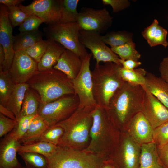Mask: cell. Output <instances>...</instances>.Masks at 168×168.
I'll use <instances>...</instances> for the list:
<instances>
[{"label":"cell","instance_id":"cell-11","mask_svg":"<svg viewBox=\"0 0 168 168\" xmlns=\"http://www.w3.org/2000/svg\"><path fill=\"white\" fill-rule=\"evenodd\" d=\"M112 18L105 8L96 10L85 8L79 13L77 23L80 30L100 33L111 26Z\"/></svg>","mask_w":168,"mask_h":168},{"label":"cell","instance_id":"cell-18","mask_svg":"<svg viewBox=\"0 0 168 168\" xmlns=\"http://www.w3.org/2000/svg\"><path fill=\"white\" fill-rule=\"evenodd\" d=\"M18 141L8 134L0 142V168H20L22 166L16 157L18 147Z\"/></svg>","mask_w":168,"mask_h":168},{"label":"cell","instance_id":"cell-5","mask_svg":"<svg viewBox=\"0 0 168 168\" xmlns=\"http://www.w3.org/2000/svg\"><path fill=\"white\" fill-rule=\"evenodd\" d=\"M120 66L109 62L95 64L91 72L93 96L97 105L106 109L114 93L125 82L119 73Z\"/></svg>","mask_w":168,"mask_h":168},{"label":"cell","instance_id":"cell-40","mask_svg":"<svg viewBox=\"0 0 168 168\" xmlns=\"http://www.w3.org/2000/svg\"><path fill=\"white\" fill-rule=\"evenodd\" d=\"M43 21L34 15H29L19 26L18 30L21 32H32L38 30Z\"/></svg>","mask_w":168,"mask_h":168},{"label":"cell","instance_id":"cell-37","mask_svg":"<svg viewBox=\"0 0 168 168\" xmlns=\"http://www.w3.org/2000/svg\"><path fill=\"white\" fill-rule=\"evenodd\" d=\"M49 41L48 40H43L24 50L38 63L44 54Z\"/></svg>","mask_w":168,"mask_h":168},{"label":"cell","instance_id":"cell-17","mask_svg":"<svg viewBox=\"0 0 168 168\" xmlns=\"http://www.w3.org/2000/svg\"><path fill=\"white\" fill-rule=\"evenodd\" d=\"M125 128L130 137L140 146L154 142V129L141 111L130 119Z\"/></svg>","mask_w":168,"mask_h":168},{"label":"cell","instance_id":"cell-20","mask_svg":"<svg viewBox=\"0 0 168 168\" xmlns=\"http://www.w3.org/2000/svg\"><path fill=\"white\" fill-rule=\"evenodd\" d=\"M142 87L155 96L168 109V83L161 77L147 72Z\"/></svg>","mask_w":168,"mask_h":168},{"label":"cell","instance_id":"cell-35","mask_svg":"<svg viewBox=\"0 0 168 168\" xmlns=\"http://www.w3.org/2000/svg\"><path fill=\"white\" fill-rule=\"evenodd\" d=\"M63 133V129L61 127L56 125L50 126L44 132L37 142H45L58 146Z\"/></svg>","mask_w":168,"mask_h":168},{"label":"cell","instance_id":"cell-2","mask_svg":"<svg viewBox=\"0 0 168 168\" xmlns=\"http://www.w3.org/2000/svg\"><path fill=\"white\" fill-rule=\"evenodd\" d=\"M145 92L142 86L127 82L116 91L106 110L117 128H125L130 119L141 111Z\"/></svg>","mask_w":168,"mask_h":168},{"label":"cell","instance_id":"cell-32","mask_svg":"<svg viewBox=\"0 0 168 168\" xmlns=\"http://www.w3.org/2000/svg\"><path fill=\"white\" fill-rule=\"evenodd\" d=\"M15 84L8 72L0 71V104L5 106Z\"/></svg>","mask_w":168,"mask_h":168},{"label":"cell","instance_id":"cell-31","mask_svg":"<svg viewBox=\"0 0 168 168\" xmlns=\"http://www.w3.org/2000/svg\"><path fill=\"white\" fill-rule=\"evenodd\" d=\"M101 38L106 44L112 47L122 45L133 41L132 34L126 31H119L109 32Z\"/></svg>","mask_w":168,"mask_h":168},{"label":"cell","instance_id":"cell-36","mask_svg":"<svg viewBox=\"0 0 168 168\" xmlns=\"http://www.w3.org/2000/svg\"><path fill=\"white\" fill-rule=\"evenodd\" d=\"M35 116H24L20 118L14 128L8 134L17 141L20 140L27 132Z\"/></svg>","mask_w":168,"mask_h":168},{"label":"cell","instance_id":"cell-47","mask_svg":"<svg viewBox=\"0 0 168 168\" xmlns=\"http://www.w3.org/2000/svg\"><path fill=\"white\" fill-rule=\"evenodd\" d=\"M25 1L24 0H0V3L7 6H18Z\"/></svg>","mask_w":168,"mask_h":168},{"label":"cell","instance_id":"cell-13","mask_svg":"<svg viewBox=\"0 0 168 168\" xmlns=\"http://www.w3.org/2000/svg\"><path fill=\"white\" fill-rule=\"evenodd\" d=\"M37 70L38 63L24 50L15 52L8 72L16 84L26 83Z\"/></svg>","mask_w":168,"mask_h":168},{"label":"cell","instance_id":"cell-46","mask_svg":"<svg viewBox=\"0 0 168 168\" xmlns=\"http://www.w3.org/2000/svg\"><path fill=\"white\" fill-rule=\"evenodd\" d=\"M0 113L9 118L16 120V117L14 113L6 107L1 104H0Z\"/></svg>","mask_w":168,"mask_h":168},{"label":"cell","instance_id":"cell-10","mask_svg":"<svg viewBox=\"0 0 168 168\" xmlns=\"http://www.w3.org/2000/svg\"><path fill=\"white\" fill-rule=\"evenodd\" d=\"M141 146L128 134L120 138L110 157L116 168H139Z\"/></svg>","mask_w":168,"mask_h":168},{"label":"cell","instance_id":"cell-38","mask_svg":"<svg viewBox=\"0 0 168 168\" xmlns=\"http://www.w3.org/2000/svg\"><path fill=\"white\" fill-rule=\"evenodd\" d=\"M153 138L157 148L168 143V121L154 129Z\"/></svg>","mask_w":168,"mask_h":168},{"label":"cell","instance_id":"cell-6","mask_svg":"<svg viewBox=\"0 0 168 168\" xmlns=\"http://www.w3.org/2000/svg\"><path fill=\"white\" fill-rule=\"evenodd\" d=\"M46 158L48 168H101L105 160L84 150L59 146Z\"/></svg>","mask_w":168,"mask_h":168},{"label":"cell","instance_id":"cell-8","mask_svg":"<svg viewBox=\"0 0 168 168\" xmlns=\"http://www.w3.org/2000/svg\"><path fill=\"white\" fill-rule=\"evenodd\" d=\"M79 103V98L75 94L47 103L40 101L38 114L51 126L70 117L78 108Z\"/></svg>","mask_w":168,"mask_h":168},{"label":"cell","instance_id":"cell-29","mask_svg":"<svg viewBox=\"0 0 168 168\" xmlns=\"http://www.w3.org/2000/svg\"><path fill=\"white\" fill-rule=\"evenodd\" d=\"M119 72L121 78L125 82L142 86L145 84V77L147 72L144 68H138L129 70L120 66Z\"/></svg>","mask_w":168,"mask_h":168},{"label":"cell","instance_id":"cell-39","mask_svg":"<svg viewBox=\"0 0 168 168\" xmlns=\"http://www.w3.org/2000/svg\"><path fill=\"white\" fill-rule=\"evenodd\" d=\"M8 16L13 27L19 26L29 15L23 11L18 6H7Z\"/></svg>","mask_w":168,"mask_h":168},{"label":"cell","instance_id":"cell-22","mask_svg":"<svg viewBox=\"0 0 168 168\" xmlns=\"http://www.w3.org/2000/svg\"><path fill=\"white\" fill-rule=\"evenodd\" d=\"M49 41L44 54L38 63V71H44L53 68L66 49L56 41Z\"/></svg>","mask_w":168,"mask_h":168},{"label":"cell","instance_id":"cell-49","mask_svg":"<svg viewBox=\"0 0 168 168\" xmlns=\"http://www.w3.org/2000/svg\"><path fill=\"white\" fill-rule=\"evenodd\" d=\"M101 168H116L112 161L111 159L105 160Z\"/></svg>","mask_w":168,"mask_h":168},{"label":"cell","instance_id":"cell-48","mask_svg":"<svg viewBox=\"0 0 168 168\" xmlns=\"http://www.w3.org/2000/svg\"><path fill=\"white\" fill-rule=\"evenodd\" d=\"M5 58V54L4 49L0 44V71L2 70Z\"/></svg>","mask_w":168,"mask_h":168},{"label":"cell","instance_id":"cell-7","mask_svg":"<svg viewBox=\"0 0 168 168\" xmlns=\"http://www.w3.org/2000/svg\"><path fill=\"white\" fill-rule=\"evenodd\" d=\"M80 30L77 22L58 23L48 25L43 28L44 34L47 40L59 43L82 59L88 53L80 40Z\"/></svg>","mask_w":168,"mask_h":168},{"label":"cell","instance_id":"cell-24","mask_svg":"<svg viewBox=\"0 0 168 168\" xmlns=\"http://www.w3.org/2000/svg\"><path fill=\"white\" fill-rule=\"evenodd\" d=\"M49 126L48 123L37 114L34 116L26 133L18 141L21 145L36 142Z\"/></svg>","mask_w":168,"mask_h":168},{"label":"cell","instance_id":"cell-15","mask_svg":"<svg viewBox=\"0 0 168 168\" xmlns=\"http://www.w3.org/2000/svg\"><path fill=\"white\" fill-rule=\"evenodd\" d=\"M14 37L12 26L8 16L7 6L0 4V44L3 47L5 58L2 70L8 72L15 54L13 49Z\"/></svg>","mask_w":168,"mask_h":168},{"label":"cell","instance_id":"cell-9","mask_svg":"<svg viewBox=\"0 0 168 168\" xmlns=\"http://www.w3.org/2000/svg\"><path fill=\"white\" fill-rule=\"evenodd\" d=\"M92 56L88 54L82 60L80 70L77 76L71 80L74 91L79 100L78 108H94L96 105L93 93V83L91 71L90 69V62Z\"/></svg>","mask_w":168,"mask_h":168},{"label":"cell","instance_id":"cell-45","mask_svg":"<svg viewBox=\"0 0 168 168\" xmlns=\"http://www.w3.org/2000/svg\"><path fill=\"white\" fill-rule=\"evenodd\" d=\"M119 62L123 68L129 70L136 68L141 64V62L132 59L123 60L119 59Z\"/></svg>","mask_w":168,"mask_h":168},{"label":"cell","instance_id":"cell-12","mask_svg":"<svg viewBox=\"0 0 168 168\" xmlns=\"http://www.w3.org/2000/svg\"><path fill=\"white\" fill-rule=\"evenodd\" d=\"M80 40L84 46L89 49L96 64L101 62H113L121 66L119 56L111 48L106 46L100 34L94 32L80 30Z\"/></svg>","mask_w":168,"mask_h":168},{"label":"cell","instance_id":"cell-1","mask_svg":"<svg viewBox=\"0 0 168 168\" xmlns=\"http://www.w3.org/2000/svg\"><path fill=\"white\" fill-rule=\"evenodd\" d=\"M93 121L90 132V141L84 150L104 160L110 158L120 140L105 108L96 105L92 113Z\"/></svg>","mask_w":168,"mask_h":168},{"label":"cell","instance_id":"cell-43","mask_svg":"<svg viewBox=\"0 0 168 168\" xmlns=\"http://www.w3.org/2000/svg\"><path fill=\"white\" fill-rule=\"evenodd\" d=\"M159 70L160 77L168 83V56L163 58L161 62Z\"/></svg>","mask_w":168,"mask_h":168},{"label":"cell","instance_id":"cell-3","mask_svg":"<svg viewBox=\"0 0 168 168\" xmlns=\"http://www.w3.org/2000/svg\"><path fill=\"white\" fill-rule=\"evenodd\" d=\"M94 108H78L68 118L55 124L64 130L58 146L80 151L87 147L90 141L93 121L92 113Z\"/></svg>","mask_w":168,"mask_h":168},{"label":"cell","instance_id":"cell-21","mask_svg":"<svg viewBox=\"0 0 168 168\" xmlns=\"http://www.w3.org/2000/svg\"><path fill=\"white\" fill-rule=\"evenodd\" d=\"M139 168H165L160 159L154 142L141 146Z\"/></svg>","mask_w":168,"mask_h":168},{"label":"cell","instance_id":"cell-23","mask_svg":"<svg viewBox=\"0 0 168 168\" xmlns=\"http://www.w3.org/2000/svg\"><path fill=\"white\" fill-rule=\"evenodd\" d=\"M167 34V30L159 25L156 19L142 32V36L151 47L161 45L165 48L168 46L166 40Z\"/></svg>","mask_w":168,"mask_h":168},{"label":"cell","instance_id":"cell-44","mask_svg":"<svg viewBox=\"0 0 168 168\" xmlns=\"http://www.w3.org/2000/svg\"><path fill=\"white\" fill-rule=\"evenodd\" d=\"M157 149L161 161L165 168H168V143Z\"/></svg>","mask_w":168,"mask_h":168},{"label":"cell","instance_id":"cell-30","mask_svg":"<svg viewBox=\"0 0 168 168\" xmlns=\"http://www.w3.org/2000/svg\"><path fill=\"white\" fill-rule=\"evenodd\" d=\"M29 88L26 93L19 118L24 116H35L38 114L40 100L38 99L35 94Z\"/></svg>","mask_w":168,"mask_h":168},{"label":"cell","instance_id":"cell-19","mask_svg":"<svg viewBox=\"0 0 168 168\" xmlns=\"http://www.w3.org/2000/svg\"><path fill=\"white\" fill-rule=\"evenodd\" d=\"M82 63V60L78 56L66 49L53 68L61 71L72 80L78 74Z\"/></svg>","mask_w":168,"mask_h":168},{"label":"cell","instance_id":"cell-33","mask_svg":"<svg viewBox=\"0 0 168 168\" xmlns=\"http://www.w3.org/2000/svg\"><path fill=\"white\" fill-rule=\"evenodd\" d=\"M111 49L122 60L132 59L138 61L141 57V54L136 49L135 44L133 41Z\"/></svg>","mask_w":168,"mask_h":168},{"label":"cell","instance_id":"cell-42","mask_svg":"<svg viewBox=\"0 0 168 168\" xmlns=\"http://www.w3.org/2000/svg\"><path fill=\"white\" fill-rule=\"evenodd\" d=\"M104 5H110L113 10V12L117 13L128 8L130 2L128 0H102Z\"/></svg>","mask_w":168,"mask_h":168},{"label":"cell","instance_id":"cell-14","mask_svg":"<svg viewBox=\"0 0 168 168\" xmlns=\"http://www.w3.org/2000/svg\"><path fill=\"white\" fill-rule=\"evenodd\" d=\"M19 7L28 15H34L48 25L59 23L60 14L58 0H34L30 4Z\"/></svg>","mask_w":168,"mask_h":168},{"label":"cell","instance_id":"cell-16","mask_svg":"<svg viewBox=\"0 0 168 168\" xmlns=\"http://www.w3.org/2000/svg\"><path fill=\"white\" fill-rule=\"evenodd\" d=\"M141 111L154 129L168 121V109L147 91H145Z\"/></svg>","mask_w":168,"mask_h":168},{"label":"cell","instance_id":"cell-28","mask_svg":"<svg viewBox=\"0 0 168 168\" xmlns=\"http://www.w3.org/2000/svg\"><path fill=\"white\" fill-rule=\"evenodd\" d=\"M57 147V146L49 143L38 141L28 144L20 145L18 148L17 153H34L48 158L55 152Z\"/></svg>","mask_w":168,"mask_h":168},{"label":"cell","instance_id":"cell-41","mask_svg":"<svg viewBox=\"0 0 168 168\" xmlns=\"http://www.w3.org/2000/svg\"><path fill=\"white\" fill-rule=\"evenodd\" d=\"M17 124L16 120L9 118L0 113V137L10 133Z\"/></svg>","mask_w":168,"mask_h":168},{"label":"cell","instance_id":"cell-34","mask_svg":"<svg viewBox=\"0 0 168 168\" xmlns=\"http://www.w3.org/2000/svg\"><path fill=\"white\" fill-rule=\"evenodd\" d=\"M18 153L24 161L27 167L29 168H48L46 158L42 155L32 152Z\"/></svg>","mask_w":168,"mask_h":168},{"label":"cell","instance_id":"cell-50","mask_svg":"<svg viewBox=\"0 0 168 168\" xmlns=\"http://www.w3.org/2000/svg\"><path fill=\"white\" fill-rule=\"evenodd\" d=\"M20 168H29L28 167H26V166H25V167H24V166H22Z\"/></svg>","mask_w":168,"mask_h":168},{"label":"cell","instance_id":"cell-4","mask_svg":"<svg viewBox=\"0 0 168 168\" xmlns=\"http://www.w3.org/2000/svg\"><path fill=\"white\" fill-rule=\"evenodd\" d=\"M26 83L37 91L40 102L43 104L74 94L71 80L62 72L53 68L44 71L38 70Z\"/></svg>","mask_w":168,"mask_h":168},{"label":"cell","instance_id":"cell-27","mask_svg":"<svg viewBox=\"0 0 168 168\" xmlns=\"http://www.w3.org/2000/svg\"><path fill=\"white\" fill-rule=\"evenodd\" d=\"M78 0H59L60 14L59 23L63 24L77 22L79 13L77 10Z\"/></svg>","mask_w":168,"mask_h":168},{"label":"cell","instance_id":"cell-26","mask_svg":"<svg viewBox=\"0 0 168 168\" xmlns=\"http://www.w3.org/2000/svg\"><path fill=\"white\" fill-rule=\"evenodd\" d=\"M43 34L39 30L32 32H20L14 37L15 52L25 50L43 40Z\"/></svg>","mask_w":168,"mask_h":168},{"label":"cell","instance_id":"cell-25","mask_svg":"<svg viewBox=\"0 0 168 168\" xmlns=\"http://www.w3.org/2000/svg\"><path fill=\"white\" fill-rule=\"evenodd\" d=\"M29 88L27 83L16 84L5 106L14 113L16 121L20 117L26 93Z\"/></svg>","mask_w":168,"mask_h":168}]
</instances>
